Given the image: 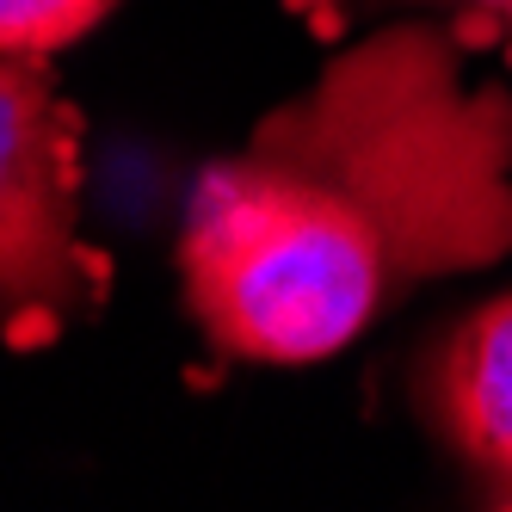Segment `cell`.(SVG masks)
I'll use <instances>...</instances> for the list:
<instances>
[{
    "instance_id": "1",
    "label": "cell",
    "mask_w": 512,
    "mask_h": 512,
    "mask_svg": "<svg viewBox=\"0 0 512 512\" xmlns=\"http://www.w3.org/2000/svg\"><path fill=\"white\" fill-rule=\"evenodd\" d=\"M506 253L512 93L463 75L451 25L383 19L192 186L179 278L216 352L315 364Z\"/></svg>"
},
{
    "instance_id": "2",
    "label": "cell",
    "mask_w": 512,
    "mask_h": 512,
    "mask_svg": "<svg viewBox=\"0 0 512 512\" xmlns=\"http://www.w3.org/2000/svg\"><path fill=\"white\" fill-rule=\"evenodd\" d=\"M99 297L81 247L75 118L25 50H0V334L50 340Z\"/></svg>"
},
{
    "instance_id": "3",
    "label": "cell",
    "mask_w": 512,
    "mask_h": 512,
    "mask_svg": "<svg viewBox=\"0 0 512 512\" xmlns=\"http://www.w3.org/2000/svg\"><path fill=\"white\" fill-rule=\"evenodd\" d=\"M414 408L494 506H512V290L457 315L414 371Z\"/></svg>"
},
{
    "instance_id": "4",
    "label": "cell",
    "mask_w": 512,
    "mask_h": 512,
    "mask_svg": "<svg viewBox=\"0 0 512 512\" xmlns=\"http://www.w3.org/2000/svg\"><path fill=\"white\" fill-rule=\"evenodd\" d=\"M321 25H383V19H438L451 31L512 38V0H297Z\"/></svg>"
},
{
    "instance_id": "5",
    "label": "cell",
    "mask_w": 512,
    "mask_h": 512,
    "mask_svg": "<svg viewBox=\"0 0 512 512\" xmlns=\"http://www.w3.org/2000/svg\"><path fill=\"white\" fill-rule=\"evenodd\" d=\"M118 0H0V50L44 56L87 38Z\"/></svg>"
}]
</instances>
